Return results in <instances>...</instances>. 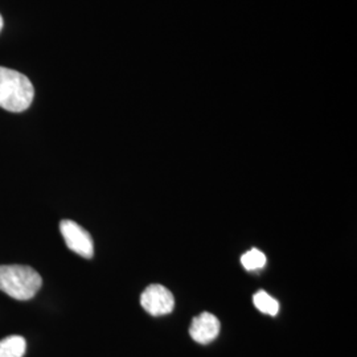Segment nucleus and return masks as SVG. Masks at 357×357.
Wrapping results in <instances>:
<instances>
[{
  "label": "nucleus",
  "mask_w": 357,
  "mask_h": 357,
  "mask_svg": "<svg viewBox=\"0 0 357 357\" xmlns=\"http://www.w3.org/2000/svg\"><path fill=\"white\" fill-rule=\"evenodd\" d=\"M26 351V342L23 336L13 335L0 340V357H23Z\"/></svg>",
  "instance_id": "obj_6"
},
{
  "label": "nucleus",
  "mask_w": 357,
  "mask_h": 357,
  "mask_svg": "<svg viewBox=\"0 0 357 357\" xmlns=\"http://www.w3.org/2000/svg\"><path fill=\"white\" fill-rule=\"evenodd\" d=\"M141 305L153 317H165L174 311L172 293L162 284L149 286L141 295Z\"/></svg>",
  "instance_id": "obj_3"
},
{
  "label": "nucleus",
  "mask_w": 357,
  "mask_h": 357,
  "mask_svg": "<svg viewBox=\"0 0 357 357\" xmlns=\"http://www.w3.org/2000/svg\"><path fill=\"white\" fill-rule=\"evenodd\" d=\"M35 97V89L28 77L0 66V107L13 113L26 110Z\"/></svg>",
  "instance_id": "obj_1"
},
{
  "label": "nucleus",
  "mask_w": 357,
  "mask_h": 357,
  "mask_svg": "<svg viewBox=\"0 0 357 357\" xmlns=\"http://www.w3.org/2000/svg\"><path fill=\"white\" fill-rule=\"evenodd\" d=\"M255 306L262 312L270 317H275L280 312V303L273 296L265 291H258L253 296Z\"/></svg>",
  "instance_id": "obj_7"
},
{
  "label": "nucleus",
  "mask_w": 357,
  "mask_h": 357,
  "mask_svg": "<svg viewBox=\"0 0 357 357\" xmlns=\"http://www.w3.org/2000/svg\"><path fill=\"white\" fill-rule=\"evenodd\" d=\"M60 231L64 237L66 246L84 258H91L94 255V243L88 230L79 227L75 221L63 220L60 222Z\"/></svg>",
  "instance_id": "obj_4"
},
{
  "label": "nucleus",
  "mask_w": 357,
  "mask_h": 357,
  "mask_svg": "<svg viewBox=\"0 0 357 357\" xmlns=\"http://www.w3.org/2000/svg\"><path fill=\"white\" fill-rule=\"evenodd\" d=\"M241 264L243 268L249 271H255L262 268L266 265V255L258 249H250L248 253L241 257Z\"/></svg>",
  "instance_id": "obj_8"
},
{
  "label": "nucleus",
  "mask_w": 357,
  "mask_h": 357,
  "mask_svg": "<svg viewBox=\"0 0 357 357\" xmlns=\"http://www.w3.org/2000/svg\"><path fill=\"white\" fill-rule=\"evenodd\" d=\"M220 328V320L213 314L203 312L192 320L190 335L196 343L208 344L218 336Z\"/></svg>",
  "instance_id": "obj_5"
},
{
  "label": "nucleus",
  "mask_w": 357,
  "mask_h": 357,
  "mask_svg": "<svg viewBox=\"0 0 357 357\" xmlns=\"http://www.w3.org/2000/svg\"><path fill=\"white\" fill-rule=\"evenodd\" d=\"M43 286V278L35 268L24 265L0 266V291L16 301L32 299Z\"/></svg>",
  "instance_id": "obj_2"
},
{
  "label": "nucleus",
  "mask_w": 357,
  "mask_h": 357,
  "mask_svg": "<svg viewBox=\"0 0 357 357\" xmlns=\"http://www.w3.org/2000/svg\"><path fill=\"white\" fill-rule=\"evenodd\" d=\"M1 29H3V17L0 15V32H1Z\"/></svg>",
  "instance_id": "obj_9"
}]
</instances>
